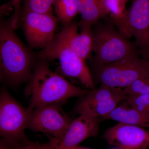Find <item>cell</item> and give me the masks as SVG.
<instances>
[{
    "mask_svg": "<svg viewBox=\"0 0 149 149\" xmlns=\"http://www.w3.org/2000/svg\"><path fill=\"white\" fill-rule=\"evenodd\" d=\"M36 61L32 77L25 93L30 96L27 109L30 112L38 108L54 104H63L68 99L85 95L90 91L75 86L51 70L48 61Z\"/></svg>",
    "mask_w": 149,
    "mask_h": 149,
    "instance_id": "obj_1",
    "label": "cell"
},
{
    "mask_svg": "<svg viewBox=\"0 0 149 149\" xmlns=\"http://www.w3.org/2000/svg\"><path fill=\"white\" fill-rule=\"evenodd\" d=\"M11 19L0 23L1 82L16 87L29 81L36 62L35 56L17 37Z\"/></svg>",
    "mask_w": 149,
    "mask_h": 149,
    "instance_id": "obj_2",
    "label": "cell"
},
{
    "mask_svg": "<svg viewBox=\"0 0 149 149\" xmlns=\"http://www.w3.org/2000/svg\"><path fill=\"white\" fill-rule=\"evenodd\" d=\"M93 31V52L99 65L141 55L139 47L111 24L97 25Z\"/></svg>",
    "mask_w": 149,
    "mask_h": 149,
    "instance_id": "obj_3",
    "label": "cell"
},
{
    "mask_svg": "<svg viewBox=\"0 0 149 149\" xmlns=\"http://www.w3.org/2000/svg\"><path fill=\"white\" fill-rule=\"evenodd\" d=\"M32 112L17 101L5 88L0 95V135L12 149L30 143L25 133Z\"/></svg>",
    "mask_w": 149,
    "mask_h": 149,
    "instance_id": "obj_4",
    "label": "cell"
},
{
    "mask_svg": "<svg viewBox=\"0 0 149 149\" xmlns=\"http://www.w3.org/2000/svg\"><path fill=\"white\" fill-rule=\"evenodd\" d=\"M38 57L48 61L58 60L61 70L64 75L77 79L86 88L95 89L92 74L85 61L70 49L59 33L55 35L47 47L39 53Z\"/></svg>",
    "mask_w": 149,
    "mask_h": 149,
    "instance_id": "obj_5",
    "label": "cell"
},
{
    "mask_svg": "<svg viewBox=\"0 0 149 149\" xmlns=\"http://www.w3.org/2000/svg\"><path fill=\"white\" fill-rule=\"evenodd\" d=\"M97 75L101 84L124 89L136 80L149 77V60L139 57L130 58L99 65Z\"/></svg>",
    "mask_w": 149,
    "mask_h": 149,
    "instance_id": "obj_6",
    "label": "cell"
},
{
    "mask_svg": "<svg viewBox=\"0 0 149 149\" xmlns=\"http://www.w3.org/2000/svg\"><path fill=\"white\" fill-rule=\"evenodd\" d=\"M25 37L32 48L45 49L53 40L59 21L53 13L23 10L21 16Z\"/></svg>",
    "mask_w": 149,
    "mask_h": 149,
    "instance_id": "obj_7",
    "label": "cell"
},
{
    "mask_svg": "<svg viewBox=\"0 0 149 149\" xmlns=\"http://www.w3.org/2000/svg\"><path fill=\"white\" fill-rule=\"evenodd\" d=\"M62 104L49 105L33 111L27 128L50 135L61 141L72 120L61 108Z\"/></svg>",
    "mask_w": 149,
    "mask_h": 149,
    "instance_id": "obj_8",
    "label": "cell"
},
{
    "mask_svg": "<svg viewBox=\"0 0 149 149\" xmlns=\"http://www.w3.org/2000/svg\"><path fill=\"white\" fill-rule=\"evenodd\" d=\"M126 22L128 38H135L142 58L149 60V0H133Z\"/></svg>",
    "mask_w": 149,
    "mask_h": 149,
    "instance_id": "obj_9",
    "label": "cell"
},
{
    "mask_svg": "<svg viewBox=\"0 0 149 149\" xmlns=\"http://www.w3.org/2000/svg\"><path fill=\"white\" fill-rule=\"evenodd\" d=\"M104 138L109 145L121 149H147L149 131L136 125L118 123L106 130Z\"/></svg>",
    "mask_w": 149,
    "mask_h": 149,
    "instance_id": "obj_10",
    "label": "cell"
},
{
    "mask_svg": "<svg viewBox=\"0 0 149 149\" xmlns=\"http://www.w3.org/2000/svg\"><path fill=\"white\" fill-rule=\"evenodd\" d=\"M102 119L88 115H80L70 124L62 140H58L59 143L65 147H74L88 138L95 137Z\"/></svg>",
    "mask_w": 149,
    "mask_h": 149,
    "instance_id": "obj_11",
    "label": "cell"
},
{
    "mask_svg": "<svg viewBox=\"0 0 149 149\" xmlns=\"http://www.w3.org/2000/svg\"><path fill=\"white\" fill-rule=\"evenodd\" d=\"M78 23L72 21L64 26L59 34L70 49L85 61L93 52V31L92 26H85L80 27L82 31L78 33Z\"/></svg>",
    "mask_w": 149,
    "mask_h": 149,
    "instance_id": "obj_12",
    "label": "cell"
},
{
    "mask_svg": "<svg viewBox=\"0 0 149 149\" xmlns=\"http://www.w3.org/2000/svg\"><path fill=\"white\" fill-rule=\"evenodd\" d=\"M125 97L122 89L117 88V93L110 98L92 104L82 106L75 105L70 114L88 115L103 119L116 108L119 103L125 100Z\"/></svg>",
    "mask_w": 149,
    "mask_h": 149,
    "instance_id": "obj_13",
    "label": "cell"
},
{
    "mask_svg": "<svg viewBox=\"0 0 149 149\" xmlns=\"http://www.w3.org/2000/svg\"><path fill=\"white\" fill-rule=\"evenodd\" d=\"M149 128V118L125 103L118 106L109 114L103 118Z\"/></svg>",
    "mask_w": 149,
    "mask_h": 149,
    "instance_id": "obj_14",
    "label": "cell"
},
{
    "mask_svg": "<svg viewBox=\"0 0 149 149\" xmlns=\"http://www.w3.org/2000/svg\"><path fill=\"white\" fill-rule=\"evenodd\" d=\"M81 19L79 27L93 26L104 18L100 0H77Z\"/></svg>",
    "mask_w": 149,
    "mask_h": 149,
    "instance_id": "obj_15",
    "label": "cell"
},
{
    "mask_svg": "<svg viewBox=\"0 0 149 149\" xmlns=\"http://www.w3.org/2000/svg\"><path fill=\"white\" fill-rule=\"evenodd\" d=\"M104 18L109 16L111 22L121 30L124 26L126 10L121 0H100Z\"/></svg>",
    "mask_w": 149,
    "mask_h": 149,
    "instance_id": "obj_16",
    "label": "cell"
},
{
    "mask_svg": "<svg viewBox=\"0 0 149 149\" xmlns=\"http://www.w3.org/2000/svg\"><path fill=\"white\" fill-rule=\"evenodd\" d=\"M54 8L56 16L64 26L70 24L79 13L77 0H56Z\"/></svg>",
    "mask_w": 149,
    "mask_h": 149,
    "instance_id": "obj_17",
    "label": "cell"
},
{
    "mask_svg": "<svg viewBox=\"0 0 149 149\" xmlns=\"http://www.w3.org/2000/svg\"><path fill=\"white\" fill-rule=\"evenodd\" d=\"M117 88H113L101 84L100 87L89 91L85 95L80 97L77 105L92 104L106 100L113 97L117 93Z\"/></svg>",
    "mask_w": 149,
    "mask_h": 149,
    "instance_id": "obj_18",
    "label": "cell"
},
{
    "mask_svg": "<svg viewBox=\"0 0 149 149\" xmlns=\"http://www.w3.org/2000/svg\"><path fill=\"white\" fill-rule=\"evenodd\" d=\"M125 103L149 118V95H127Z\"/></svg>",
    "mask_w": 149,
    "mask_h": 149,
    "instance_id": "obj_19",
    "label": "cell"
},
{
    "mask_svg": "<svg viewBox=\"0 0 149 149\" xmlns=\"http://www.w3.org/2000/svg\"><path fill=\"white\" fill-rule=\"evenodd\" d=\"M56 0H24L23 10L41 13H53Z\"/></svg>",
    "mask_w": 149,
    "mask_h": 149,
    "instance_id": "obj_20",
    "label": "cell"
},
{
    "mask_svg": "<svg viewBox=\"0 0 149 149\" xmlns=\"http://www.w3.org/2000/svg\"><path fill=\"white\" fill-rule=\"evenodd\" d=\"M123 91L126 96L149 95V77L136 80Z\"/></svg>",
    "mask_w": 149,
    "mask_h": 149,
    "instance_id": "obj_21",
    "label": "cell"
},
{
    "mask_svg": "<svg viewBox=\"0 0 149 149\" xmlns=\"http://www.w3.org/2000/svg\"><path fill=\"white\" fill-rule=\"evenodd\" d=\"M21 0H11V3L14 9L13 15L12 16L11 25L14 29H17L21 24Z\"/></svg>",
    "mask_w": 149,
    "mask_h": 149,
    "instance_id": "obj_22",
    "label": "cell"
},
{
    "mask_svg": "<svg viewBox=\"0 0 149 149\" xmlns=\"http://www.w3.org/2000/svg\"><path fill=\"white\" fill-rule=\"evenodd\" d=\"M14 149H56L53 143L50 139L47 143H40L38 142H32L25 146L17 147Z\"/></svg>",
    "mask_w": 149,
    "mask_h": 149,
    "instance_id": "obj_23",
    "label": "cell"
},
{
    "mask_svg": "<svg viewBox=\"0 0 149 149\" xmlns=\"http://www.w3.org/2000/svg\"><path fill=\"white\" fill-rule=\"evenodd\" d=\"M49 135V139L53 143L54 146L56 149H93L87 147L79 146L72 147H65L61 146L59 143L58 140L55 139L52 136Z\"/></svg>",
    "mask_w": 149,
    "mask_h": 149,
    "instance_id": "obj_24",
    "label": "cell"
},
{
    "mask_svg": "<svg viewBox=\"0 0 149 149\" xmlns=\"http://www.w3.org/2000/svg\"><path fill=\"white\" fill-rule=\"evenodd\" d=\"M0 149H12L3 139L0 141Z\"/></svg>",
    "mask_w": 149,
    "mask_h": 149,
    "instance_id": "obj_25",
    "label": "cell"
},
{
    "mask_svg": "<svg viewBox=\"0 0 149 149\" xmlns=\"http://www.w3.org/2000/svg\"><path fill=\"white\" fill-rule=\"evenodd\" d=\"M128 1H129V0H121L122 2L124 4V5H126V4L128 2Z\"/></svg>",
    "mask_w": 149,
    "mask_h": 149,
    "instance_id": "obj_26",
    "label": "cell"
},
{
    "mask_svg": "<svg viewBox=\"0 0 149 149\" xmlns=\"http://www.w3.org/2000/svg\"><path fill=\"white\" fill-rule=\"evenodd\" d=\"M121 149L119 148H117V149Z\"/></svg>",
    "mask_w": 149,
    "mask_h": 149,
    "instance_id": "obj_27",
    "label": "cell"
}]
</instances>
